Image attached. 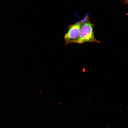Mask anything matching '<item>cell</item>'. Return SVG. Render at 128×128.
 I'll return each mask as SVG.
<instances>
[{
  "label": "cell",
  "mask_w": 128,
  "mask_h": 128,
  "mask_svg": "<svg viewBox=\"0 0 128 128\" xmlns=\"http://www.w3.org/2000/svg\"><path fill=\"white\" fill-rule=\"evenodd\" d=\"M82 21L79 38L77 43L81 44L86 42L99 43L100 41L95 37L93 31L94 25L89 21L88 17H85Z\"/></svg>",
  "instance_id": "1"
},
{
  "label": "cell",
  "mask_w": 128,
  "mask_h": 128,
  "mask_svg": "<svg viewBox=\"0 0 128 128\" xmlns=\"http://www.w3.org/2000/svg\"><path fill=\"white\" fill-rule=\"evenodd\" d=\"M82 21L69 25L68 32L65 34V45L76 43L78 39Z\"/></svg>",
  "instance_id": "2"
},
{
  "label": "cell",
  "mask_w": 128,
  "mask_h": 128,
  "mask_svg": "<svg viewBox=\"0 0 128 128\" xmlns=\"http://www.w3.org/2000/svg\"><path fill=\"white\" fill-rule=\"evenodd\" d=\"M125 2L128 3V0H124Z\"/></svg>",
  "instance_id": "3"
}]
</instances>
